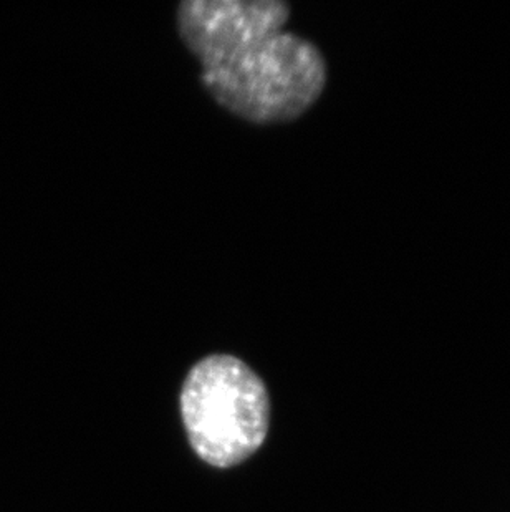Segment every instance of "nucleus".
Here are the masks:
<instances>
[{
  "label": "nucleus",
  "mask_w": 510,
  "mask_h": 512,
  "mask_svg": "<svg viewBox=\"0 0 510 512\" xmlns=\"http://www.w3.org/2000/svg\"><path fill=\"white\" fill-rule=\"evenodd\" d=\"M181 415L189 443L214 468L251 458L269 431V393L241 358L209 355L184 380Z\"/></svg>",
  "instance_id": "f03ea898"
},
{
  "label": "nucleus",
  "mask_w": 510,
  "mask_h": 512,
  "mask_svg": "<svg viewBox=\"0 0 510 512\" xmlns=\"http://www.w3.org/2000/svg\"><path fill=\"white\" fill-rule=\"evenodd\" d=\"M201 82L232 115L277 125L313 107L327 85V63L310 40L282 30L201 67Z\"/></svg>",
  "instance_id": "f257e3e1"
},
{
  "label": "nucleus",
  "mask_w": 510,
  "mask_h": 512,
  "mask_svg": "<svg viewBox=\"0 0 510 512\" xmlns=\"http://www.w3.org/2000/svg\"><path fill=\"white\" fill-rule=\"evenodd\" d=\"M289 20L284 0H184L176 10L179 37L201 67L282 32Z\"/></svg>",
  "instance_id": "7ed1b4c3"
}]
</instances>
